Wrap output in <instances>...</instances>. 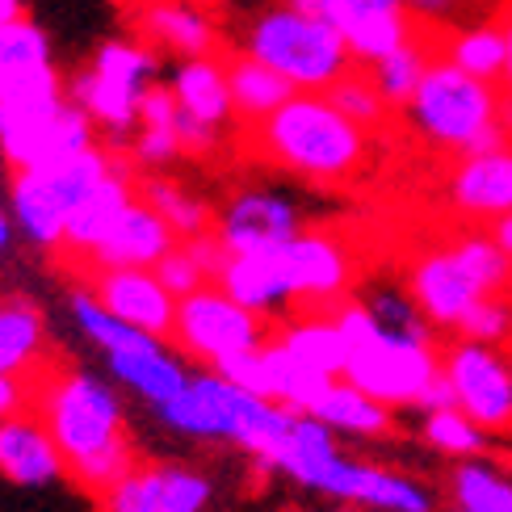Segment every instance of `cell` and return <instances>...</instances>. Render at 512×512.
Wrapping results in <instances>:
<instances>
[{"mask_svg":"<svg viewBox=\"0 0 512 512\" xmlns=\"http://www.w3.org/2000/svg\"><path fill=\"white\" fill-rule=\"evenodd\" d=\"M34 412L59 445L68 475L89 492L105 496L139 466L131 433H126V403L110 374L51 366L34 382Z\"/></svg>","mask_w":512,"mask_h":512,"instance_id":"6da1fadb","label":"cell"},{"mask_svg":"<svg viewBox=\"0 0 512 512\" xmlns=\"http://www.w3.org/2000/svg\"><path fill=\"white\" fill-rule=\"evenodd\" d=\"M248 147L307 185H353L374 160V135L340 114L328 93H294L282 110L248 126Z\"/></svg>","mask_w":512,"mask_h":512,"instance_id":"7a4b0ae2","label":"cell"},{"mask_svg":"<svg viewBox=\"0 0 512 512\" xmlns=\"http://www.w3.org/2000/svg\"><path fill=\"white\" fill-rule=\"evenodd\" d=\"M290 483L361 512H437V492L416 475L340 454V437L315 416H294L277 471Z\"/></svg>","mask_w":512,"mask_h":512,"instance_id":"3957f363","label":"cell"},{"mask_svg":"<svg viewBox=\"0 0 512 512\" xmlns=\"http://www.w3.org/2000/svg\"><path fill=\"white\" fill-rule=\"evenodd\" d=\"M336 328L349 340V366L345 382L374 395L378 403L403 412L420 408L429 382L441 374V336H412V332H391L361 307V298H345L336 311Z\"/></svg>","mask_w":512,"mask_h":512,"instance_id":"277c9868","label":"cell"},{"mask_svg":"<svg viewBox=\"0 0 512 512\" xmlns=\"http://www.w3.org/2000/svg\"><path fill=\"white\" fill-rule=\"evenodd\" d=\"M500 101H504L500 84L475 80L458 72L454 63L433 59L416 97L403 105V122L429 152L462 160L508 143L500 131Z\"/></svg>","mask_w":512,"mask_h":512,"instance_id":"5b68a950","label":"cell"},{"mask_svg":"<svg viewBox=\"0 0 512 512\" xmlns=\"http://www.w3.org/2000/svg\"><path fill=\"white\" fill-rule=\"evenodd\" d=\"M236 51L273 68L294 93H328L340 76L357 68L332 21L307 17L282 0H269L240 21Z\"/></svg>","mask_w":512,"mask_h":512,"instance_id":"8992f818","label":"cell"},{"mask_svg":"<svg viewBox=\"0 0 512 512\" xmlns=\"http://www.w3.org/2000/svg\"><path fill=\"white\" fill-rule=\"evenodd\" d=\"M160 76V51L139 38H110L101 42L89 68L68 80V101L93 118L101 135L122 143L139 126V101Z\"/></svg>","mask_w":512,"mask_h":512,"instance_id":"52a82bcc","label":"cell"},{"mask_svg":"<svg viewBox=\"0 0 512 512\" xmlns=\"http://www.w3.org/2000/svg\"><path fill=\"white\" fill-rule=\"evenodd\" d=\"M269 336H273V319L240 307L219 286H202L177 303V324L168 345L181 349L185 361H198L202 370H219L231 357L265 349Z\"/></svg>","mask_w":512,"mask_h":512,"instance_id":"ba28073f","label":"cell"},{"mask_svg":"<svg viewBox=\"0 0 512 512\" xmlns=\"http://www.w3.org/2000/svg\"><path fill=\"white\" fill-rule=\"evenodd\" d=\"M441 374L454 391V408L483 433H512V357L479 340H445Z\"/></svg>","mask_w":512,"mask_h":512,"instance_id":"9c48e42d","label":"cell"},{"mask_svg":"<svg viewBox=\"0 0 512 512\" xmlns=\"http://www.w3.org/2000/svg\"><path fill=\"white\" fill-rule=\"evenodd\" d=\"M290 282L294 315H328L353 298V252L324 227H303L290 244L277 248Z\"/></svg>","mask_w":512,"mask_h":512,"instance_id":"30bf717a","label":"cell"},{"mask_svg":"<svg viewBox=\"0 0 512 512\" xmlns=\"http://www.w3.org/2000/svg\"><path fill=\"white\" fill-rule=\"evenodd\" d=\"M303 231V206L269 185H244L215 210V236L227 256L277 252Z\"/></svg>","mask_w":512,"mask_h":512,"instance_id":"8fae6325","label":"cell"},{"mask_svg":"<svg viewBox=\"0 0 512 512\" xmlns=\"http://www.w3.org/2000/svg\"><path fill=\"white\" fill-rule=\"evenodd\" d=\"M68 101V80L59 76L51 38L34 17L0 26V110Z\"/></svg>","mask_w":512,"mask_h":512,"instance_id":"7c38bea8","label":"cell"},{"mask_svg":"<svg viewBox=\"0 0 512 512\" xmlns=\"http://www.w3.org/2000/svg\"><path fill=\"white\" fill-rule=\"evenodd\" d=\"M240 399L244 391L236 382H227L215 370H189L185 391L173 395L152 416L164 424L168 433L189 437V441H236V420H240Z\"/></svg>","mask_w":512,"mask_h":512,"instance_id":"4fadbf2b","label":"cell"},{"mask_svg":"<svg viewBox=\"0 0 512 512\" xmlns=\"http://www.w3.org/2000/svg\"><path fill=\"white\" fill-rule=\"evenodd\" d=\"M135 38L177 59L223 55V26L202 0H139L131 9Z\"/></svg>","mask_w":512,"mask_h":512,"instance_id":"5bb4252c","label":"cell"},{"mask_svg":"<svg viewBox=\"0 0 512 512\" xmlns=\"http://www.w3.org/2000/svg\"><path fill=\"white\" fill-rule=\"evenodd\" d=\"M84 286L122 324H131L156 340L173 336L177 298L164 290V282L152 269H89L84 273Z\"/></svg>","mask_w":512,"mask_h":512,"instance_id":"9a60e30c","label":"cell"},{"mask_svg":"<svg viewBox=\"0 0 512 512\" xmlns=\"http://www.w3.org/2000/svg\"><path fill=\"white\" fill-rule=\"evenodd\" d=\"M328 21L345 38L357 68H370L420 34L403 0H328Z\"/></svg>","mask_w":512,"mask_h":512,"instance_id":"2e32d148","label":"cell"},{"mask_svg":"<svg viewBox=\"0 0 512 512\" xmlns=\"http://www.w3.org/2000/svg\"><path fill=\"white\" fill-rule=\"evenodd\" d=\"M445 198L475 227H492L496 219L512 215V143L454 160L445 177Z\"/></svg>","mask_w":512,"mask_h":512,"instance_id":"e0dca14e","label":"cell"},{"mask_svg":"<svg viewBox=\"0 0 512 512\" xmlns=\"http://www.w3.org/2000/svg\"><path fill=\"white\" fill-rule=\"evenodd\" d=\"M403 286H408V294L416 298L420 315L429 319L433 332H458L462 315L475 307V298H483L471 282H466V273L458 269V261L450 256V248L437 244V248H424L412 256L408 273H403Z\"/></svg>","mask_w":512,"mask_h":512,"instance_id":"ac0fdd59","label":"cell"},{"mask_svg":"<svg viewBox=\"0 0 512 512\" xmlns=\"http://www.w3.org/2000/svg\"><path fill=\"white\" fill-rule=\"evenodd\" d=\"M177 244L181 240L168 231V223L143 198H135L110 227V236L84 261V273L89 269H156L160 256H168Z\"/></svg>","mask_w":512,"mask_h":512,"instance_id":"d6986e66","label":"cell"},{"mask_svg":"<svg viewBox=\"0 0 512 512\" xmlns=\"http://www.w3.org/2000/svg\"><path fill=\"white\" fill-rule=\"evenodd\" d=\"M0 475L17 487H51L68 475V462L34 408L0 420Z\"/></svg>","mask_w":512,"mask_h":512,"instance_id":"ffe728a7","label":"cell"},{"mask_svg":"<svg viewBox=\"0 0 512 512\" xmlns=\"http://www.w3.org/2000/svg\"><path fill=\"white\" fill-rule=\"evenodd\" d=\"M135 198H139L135 164H131V156H122L114 173L105 177V181L93 189V194L72 210L68 231H63V252L76 256V261L84 265V261H89V256L97 252V244L110 236V227L118 223V215H122V210L131 206Z\"/></svg>","mask_w":512,"mask_h":512,"instance_id":"44dd1931","label":"cell"},{"mask_svg":"<svg viewBox=\"0 0 512 512\" xmlns=\"http://www.w3.org/2000/svg\"><path fill=\"white\" fill-rule=\"evenodd\" d=\"M101 361H105V374L114 378V387L131 391L147 408H160V403L181 395L189 382L185 357L168 345V340H152V345L131 349V353H110Z\"/></svg>","mask_w":512,"mask_h":512,"instance_id":"7402d4cb","label":"cell"},{"mask_svg":"<svg viewBox=\"0 0 512 512\" xmlns=\"http://www.w3.org/2000/svg\"><path fill=\"white\" fill-rule=\"evenodd\" d=\"M227 298H236L240 307L265 315V319H282L294 315L290 303V282L282 269L277 252H256V256H227V265L215 282Z\"/></svg>","mask_w":512,"mask_h":512,"instance_id":"603a6c76","label":"cell"},{"mask_svg":"<svg viewBox=\"0 0 512 512\" xmlns=\"http://www.w3.org/2000/svg\"><path fill=\"white\" fill-rule=\"evenodd\" d=\"M47 319L26 294H5L0 303V374L38 382L47 374Z\"/></svg>","mask_w":512,"mask_h":512,"instance_id":"cb8c5ba5","label":"cell"},{"mask_svg":"<svg viewBox=\"0 0 512 512\" xmlns=\"http://www.w3.org/2000/svg\"><path fill=\"white\" fill-rule=\"evenodd\" d=\"M177 105L206 126L227 131V122L236 118L231 110V84H227V55H202V59H181L173 76H168Z\"/></svg>","mask_w":512,"mask_h":512,"instance_id":"d4e9b609","label":"cell"},{"mask_svg":"<svg viewBox=\"0 0 512 512\" xmlns=\"http://www.w3.org/2000/svg\"><path fill=\"white\" fill-rule=\"evenodd\" d=\"M311 416L324 424V429H332L336 437H353V441H382L395 433V408L378 403L374 395H366L345 378H336L332 387L319 395Z\"/></svg>","mask_w":512,"mask_h":512,"instance_id":"484cf974","label":"cell"},{"mask_svg":"<svg viewBox=\"0 0 512 512\" xmlns=\"http://www.w3.org/2000/svg\"><path fill=\"white\" fill-rule=\"evenodd\" d=\"M273 340L282 345L294 361L324 378H345L349 366V340L336 328L332 315H290L273 324Z\"/></svg>","mask_w":512,"mask_h":512,"instance_id":"4316f807","label":"cell"},{"mask_svg":"<svg viewBox=\"0 0 512 512\" xmlns=\"http://www.w3.org/2000/svg\"><path fill=\"white\" fill-rule=\"evenodd\" d=\"M437 59L454 63L458 72L475 76V80H492L500 84L504 76V30L496 17H479V21H462L454 30L437 34Z\"/></svg>","mask_w":512,"mask_h":512,"instance_id":"83f0119b","label":"cell"},{"mask_svg":"<svg viewBox=\"0 0 512 512\" xmlns=\"http://www.w3.org/2000/svg\"><path fill=\"white\" fill-rule=\"evenodd\" d=\"M227 84H231V110H236L244 126L265 122L273 110H282L294 97V89L273 68H265V63H256L240 51L227 55Z\"/></svg>","mask_w":512,"mask_h":512,"instance_id":"f1b7e54d","label":"cell"},{"mask_svg":"<svg viewBox=\"0 0 512 512\" xmlns=\"http://www.w3.org/2000/svg\"><path fill=\"white\" fill-rule=\"evenodd\" d=\"M433 59H437V34L420 30L416 38H408V42H403V47H395L391 55H382L378 63H370L366 72H370V80L378 84L382 101H387L391 110L403 114V105L416 97L424 72L433 68Z\"/></svg>","mask_w":512,"mask_h":512,"instance_id":"f546056e","label":"cell"},{"mask_svg":"<svg viewBox=\"0 0 512 512\" xmlns=\"http://www.w3.org/2000/svg\"><path fill=\"white\" fill-rule=\"evenodd\" d=\"M139 198L168 223V231H173L177 240H194V236L215 231V210L206 206V198H198L194 189H185L181 181L164 177V173L139 177Z\"/></svg>","mask_w":512,"mask_h":512,"instance_id":"4dcf8cb0","label":"cell"},{"mask_svg":"<svg viewBox=\"0 0 512 512\" xmlns=\"http://www.w3.org/2000/svg\"><path fill=\"white\" fill-rule=\"evenodd\" d=\"M450 504L462 512H512V471L492 458H466L450 466Z\"/></svg>","mask_w":512,"mask_h":512,"instance_id":"1f68e13d","label":"cell"},{"mask_svg":"<svg viewBox=\"0 0 512 512\" xmlns=\"http://www.w3.org/2000/svg\"><path fill=\"white\" fill-rule=\"evenodd\" d=\"M441 244L450 248L458 269L466 273V282H471L479 294H512V265L487 227L466 223L462 231H454V236L441 240Z\"/></svg>","mask_w":512,"mask_h":512,"instance_id":"d6a6232c","label":"cell"},{"mask_svg":"<svg viewBox=\"0 0 512 512\" xmlns=\"http://www.w3.org/2000/svg\"><path fill=\"white\" fill-rule=\"evenodd\" d=\"M420 441L429 445L433 454L450 458V462H466V458H487V445L492 433H483L471 416H462L458 408L445 412H420Z\"/></svg>","mask_w":512,"mask_h":512,"instance_id":"836d02e7","label":"cell"},{"mask_svg":"<svg viewBox=\"0 0 512 512\" xmlns=\"http://www.w3.org/2000/svg\"><path fill=\"white\" fill-rule=\"evenodd\" d=\"M328 101H332L345 118H353V122L361 126V131H370V135H374V131H382V126L391 122V114H395L391 105L382 101L378 84L370 80V72H366V68H353V72L340 76V80L332 84V89H328Z\"/></svg>","mask_w":512,"mask_h":512,"instance_id":"e575fe53","label":"cell"},{"mask_svg":"<svg viewBox=\"0 0 512 512\" xmlns=\"http://www.w3.org/2000/svg\"><path fill=\"white\" fill-rule=\"evenodd\" d=\"M357 294V290H353ZM361 298V307H366L382 328H391V332H412V336H441L429 328V319L420 315L416 307V298L408 294V286L403 282H374L357 294Z\"/></svg>","mask_w":512,"mask_h":512,"instance_id":"d590c367","label":"cell"},{"mask_svg":"<svg viewBox=\"0 0 512 512\" xmlns=\"http://www.w3.org/2000/svg\"><path fill=\"white\" fill-rule=\"evenodd\" d=\"M215 500V483L198 466L160 462V512H206Z\"/></svg>","mask_w":512,"mask_h":512,"instance_id":"8d00e7d4","label":"cell"},{"mask_svg":"<svg viewBox=\"0 0 512 512\" xmlns=\"http://www.w3.org/2000/svg\"><path fill=\"white\" fill-rule=\"evenodd\" d=\"M462 340H479V345L504 349L512 345V294H483L475 298V307L462 315L458 332Z\"/></svg>","mask_w":512,"mask_h":512,"instance_id":"74e56055","label":"cell"},{"mask_svg":"<svg viewBox=\"0 0 512 512\" xmlns=\"http://www.w3.org/2000/svg\"><path fill=\"white\" fill-rule=\"evenodd\" d=\"M105 512H160V462L156 466H135L122 483H114L101 496Z\"/></svg>","mask_w":512,"mask_h":512,"instance_id":"f35d334b","label":"cell"},{"mask_svg":"<svg viewBox=\"0 0 512 512\" xmlns=\"http://www.w3.org/2000/svg\"><path fill=\"white\" fill-rule=\"evenodd\" d=\"M412 13V21L420 30L441 34V30H454L462 21H479V17H496V13H483L487 0H403Z\"/></svg>","mask_w":512,"mask_h":512,"instance_id":"ab89813d","label":"cell"},{"mask_svg":"<svg viewBox=\"0 0 512 512\" xmlns=\"http://www.w3.org/2000/svg\"><path fill=\"white\" fill-rule=\"evenodd\" d=\"M152 273L160 277V282H164V290L173 294L177 303H181L185 294H194V290L210 286V282H206V273L198 269V261H194V256L185 252V244H177V248L168 252V256H160V265H156Z\"/></svg>","mask_w":512,"mask_h":512,"instance_id":"60d3db41","label":"cell"},{"mask_svg":"<svg viewBox=\"0 0 512 512\" xmlns=\"http://www.w3.org/2000/svg\"><path fill=\"white\" fill-rule=\"evenodd\" d=\"M181 244H185V252L198 261V269L206 273V282L215 286L219 273H223V265H227V248L219 244L215 231H206V236H194V240H181Z\"/></svg>","mask_w":512,"mask_h":512,"instance_id":"b9f144b4","label":"cell"},{"mask_svg":"<svg viewBox=\"0 0 512 512\" xmlns=\"http://www.w3.org/2000/svg\"><path fill=\"white\" fill-rule=\"evenodd\" d=\"M26 408H34V382L0 374V420H9V416L26 412Z\"/></svg>","mask_w":512,"mask_h":512,"instance_id":"7bdbcfd3","label":"cell"},{"mask_svg":"<svg viewBox=\"0 0 512 512\" xmlns=\"http://www.w3.org/2000/svg\"><path fill=\"white\" fill-rule=\"evenodd\" d=\"M496 21L504 30V76H500V89H504V97H512V0H504V5L496 9Z\"/></svg>","mask_w":512,"mask_h":512,"instance_id":"ee69618b","label":"cell"},{"mask_svg":"<svg viewBox=\"0 0 512 512\" xmlns=\"http://www.w3.org/2000/svg\"><path fill=\"white\" fill-rule=\"evenodd\" d=\"M445 408H454V391H450V382H445V374H437L429 382V391H424L416 412H445Z\"/></svg>","mask_w":512,"mask_h":512,"instance_id":"f6af8a7d","label":"cell"},{"mask_svg":"<svg viewBox=\"0 0 512 512\" xmlns=\"http://www.w3.org/2000/svg\"><path fill=\"white\" fill-rule=\"evenodd\" d=\"M13 240H17V227H13V215H9V202L0 198V261L13 252Z\"/></svg>","mask_w":512,"mask_h":512,"instance_id":"bcb514c9","label":"cell"},{"mask_svg":"<svg viewBox=\"0 0 512 512\" xmlns=\"http://www.w3.org/2000/svg\"><path fill=\"white\" fill-rule=\"evenodd\" d=\"M487 231H492V240L500 244V252L508 256V265H512V215L496 219V223H492V227H487Z\"/></svg>","mask_w":512,"mask_h":512,"instance_id":"7dc6e473","label":"cell"},{"mask_svg":"<svg viewBox=\"0 0 512 512\" xmlns=\"http://www.w3.org/2000/svg\"><path fill=\"white\" fill-rule=\"evenodd\" d=\"M282 5L307 13V17H324V21H328V0H282Z\"/></svg>","mask_w":512,"mask_h":512,"instance_id":"c3c4849f","label":"cell"},{"mask_svg":"<svg viewBox=\"0 0 512 512\" xmlns=\"http://www.w3.org/2000/svg\"><path fill=\"white\" fill-rule=\"evenodd\" d=\"M17 17H26V0H0V26Z\"/></svg>","mask_w":512,"mask_h":512,"instance_id":"681fc988","label":"cell"},{"mask_svg":"<svg viewBox=\"0 0 512 512\" xmlns=\"http://www.w3.org/2000/svg\"><path fill=\"white\" fill-rule=\"evenodd\" d=\"M500 131H504V139L512 143V97L500 101Z\"/></svg>","mask_w":512,"mask_h":512,"instance_id":"f907efd6","label":"cell"},{"mask_svg":"<svg viewBox=\"0 0 512 512\" xmlns=\"http://www.w3.org/2000/svg\"><path fill=\"white\" fill-rule=\"evenodd\" d=\"M202 5H210V9H227V5H240V0H202Z\"/></svg>","mask_w":512,"mask_h":512,"instance_id":"816d5d0a","label":"cell"},{"mask_svg":"<svg viewBox=\"0 0 512 512\" xmlns=\"http://www.w3.org/2000/svg\"><path fill=\"white\" fill-rule=\"evenodd\" d=\"M298 512H336V508H298Z\"/></svg>","mask_w":512,"mask_h":512,"instance_id":"f5cc1de1","label":"cell"},{"mask_svg":"<svg viewBox=\"0 0 512 512\" xmlns=\"http://www.w3.org/2000/svg\"><path fill=\"white\" fill-rule=\"evenodd\" d=\"M445 512H462V508H445Z\"/></svg>","mask_w":512,"mask_h":512,"instance_id":"db71d44e","label":"cell"},{"mask_svg":"<svg viewBox=\"0 0 512 512\" xmlns=\"http://www.w3.org/2000/svg\"><path fill=\"white\" fill-rule=\"evenodd\" d=\"M0 303H5V290H0Z\"/></svg>","mask_w":512,"mask_h":512,"instance_id":"11a10c76","label":"cell"},{"mask_svg":"<svg viewBox=\"0 0 512 512\" xmlns=\"http://www.w3.org/2000/svg\"><path fill=\"white\" fill-rule=\"evenodd\" d=\"M508 471H512V466H508Z\"/></svg>","mask_w":512,"mask_h":512,"instance_id":"9f6ffc18","label":"cell"}]
</instances>
